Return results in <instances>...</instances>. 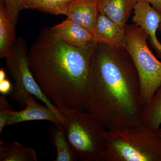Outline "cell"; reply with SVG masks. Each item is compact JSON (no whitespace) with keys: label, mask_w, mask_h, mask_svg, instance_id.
I'll list each match as a JSON object with an SVG mask.
<instances>
[{"label":"cell","mask_w":161,"mask_h":161,"mask_svg":"<svg viewBox=\"0 0 161 161\" xmlns=\"http://www.w3.org/2000/svg\"><path fill=\"white\" fill-rule=\"evenodd\" d=\"M145 104L137 70L125 47L96 42L86 111L108 130L142 125Z\"/></svg>","instance_id":"6da1fadb"},{"label":"cell","mask_w":161,"mask_h":161,"mask_svg":"<svg viewBox=\"0 0 161 161\" xmlns=\"http://www.w3.org/2000/svg\"><path fill=\"white\" fill-rule=\"evenodd\" d=\"M96 42L76 47L43 30L28 50V62L43 94L59 111L86 110L87 92Z\"/></svg>","instance_id":"7a4b0ae2"},{"label":"cell","mask_w":161,"mask_h":161,"mask_svg":"<svg viewBox=\"0 0 161 161\" xmlns=\"http://www.w3.org/2000/svg\"><path fill=\"white\" fill-rule=\"evenodd\" d=\"M103 161H161V137L142 125L108 130Z\"/></svg>","instance_id":"3957f363"},{"label":"cell","mask_w":161,"mask_h":161,"mask_svg":"<svg viewBox=\"0 0 161 161\" xmlns=\"http://www.w3.org/2000/svg\"><path fill=\"white\" fill-rule=\"evenodd\" d=\"M64 125L67 138L79 159L103 161L108 130L86 110L65 109Z\"/></svg>","instance_id":"277c9868"},{"label":"cell","mask_w":161,"mask_h":161,"mask_svg":"<svg viewBox=\"0 0 161 161\" xmlns=\"http://www.w3.org/2000/svg\"><path fill=\"white\" fill-rule=\"evenodd\" d=\"M125 32V48L138 73L141 96L145 105L161 86V61L150 50L147 35L140 26L126 24Z\"/></svg>","instance_id":"5b68a950"},{"label":"cell","mask_w":161,"mask_h":161,"mask_svg":"<svg viewBox=\"0 0 161 161\" xmlns=\"http://www.w3.org/2000/svg\"><path fill=\"white\" fill-rule=\"evenodd\" d=\"M27 53L25 40L19 37L11 53L5 58L6 69L14 81L9 94L10 99L16 101L21 108H24L30 95H33L51 109L64 125L65 116L47 98L35 79L30 67Z\"/></svg>","instance_id":"8992f818"},{"label":"cell","mask_w":161,"mask_h":161,"mask_svg":"<svg viewBox=\"0 0 161 161\" xmlns=\"http://www.w3.org/2000/svg\"><path fill=\"white\" fill-rule=\"evenodd\" d=\"M132 21L143 29L153 48L161 59V43L156 32L161 22V14L150 4L139 1L134 7Z\"/></svg>","instance_id":"52a82bcc"},{"label":"cell","mask_w":161,"mask_h":161,"mask_svg":"<svg viewBox=\"0 0 161 161\" xmlns=\"http://www.w3.org/2000/svg\"><path fill=\"white\" fill-rule=\"evenodd\" d=\"M34 97L30 95L26 107L23 110L13 111L10 113L7 125L32 120L48 121L54 125L62 123L51 109L46 105H42L38 103Z\"/></svg>","instance_id":"ba28073f"},{"label":"cell","mask_w":161,"mask_h":161,"mask_svg":"<svg viewBox=\"0 0 161 161\" xmlns=\"http://www.w3.org/2000/svg\"><path fill=\"white\" fill-rule=\"evenodd\" d=\"M93 35V40L96 42L125 47L126 45L125 27H121L101 13L97 18Z\"/></svg>","instance_id":"9c48e42d"},{"label":"cell","mask_w":161,"mask_h":161,"mask_svg":"<svg viewBox=\"0 0 161 161\" xmlns=\"http://www.w3.org/2000/svg\"><path fill=\"white\" fill-rule=\"evenodd\" d=\"M99 14L98 0H74L66 16L93 34Z\"/></svg>","instance_id":"30bf717a"},{"label":"cell","mask_w":161,"mask_h":161,"mask_svg":"<svg viewBox=\"0 0 161 161\" xmlns=\"http://www.w3.org/2000/svg\"><path fill=\"white\" fill-rule=\"evenodd\" d=\"M51 29L61 40L76 47L86 46L94 40L92 32L69 18Z\"/></svg>","instance_id":"8fae6325"},{"label":"cell","mask_w":161,"mask_h":161,"mask_svg":"<svg viewBox=\"0 0 161 161\" xmlns=\"http://www.w3.org/2000/svg\"><path fill=\"white\" fill-rule=\"evenodd\" d=\"M139 0H98L99 13L125 28Z\"/></svg>","instance_id":"7c38bea8"},{"label":"cell","mask_w":161,"mask_h":161,"mask_svg":"<svg viewBox=\"0 0 161 161\" xmlns=\"http://www.w3.org/2000/svg\"><path fill=\"white\" fill-rule=\"evenodd\" d=\"M14 26L2 0H0V58L11 53L17 38Z\"/></svg>","instance_id":"4fadbf2b"},{"label":"cell","mask_w":161,"mask_h":161,"mask_svg":"<svg viewBox=\"0 0 161 161\" xmlns=\"http://www.w3.org/2000/svg\"><path fill=\"white\" fill-rule=\"evenodd\" d=\"M52 144L57 150L55 161H75L79 158L69 142L62 123L55 125L50 130Z\"/></svg>","instance_id":"5bb4252c"},{"label":"cell","mask_w":161,"mask_h":161,"mask_svg":"<svg viewBox=\"0 0 161 161\" xmlns=\"http://www.w3.org/2000/svg\"><path fill=\"white\" fill-rule=\"evenodd\" d=\"M33 148H28L17 142L6 144L0 141V161H37Z\"/></svg>","instance_id":"9a60e30c"},{"label":"cell","mask_w":161,"mask_h":161,"mask_svg":"<svg viewBox=\"0 0 161 161\" xmlns=\"http://www.w3.org/2000/svg\"><path fill=\"white\" fill-rule=\"evenodd\" d=\"M142 125L154 131L161 125V86L152 98L145 105L142 116Z\"/></svg>","instance_id":"2e32d148"},{"label":"cell","mask_w":161,"mask_h":161,"mask_svg":"<svg viewBox=\"0 0 161 161\" xmlns=\"http://www.w3.org/2000/svg\"><path fill=\"white\" fill-rule=\"evenodd\" d=\"M74 0H25V9H37L55 15H66Z\"/></svg>","instance_id":"e0dca14e"},{"label":"cell","mask_w":161,"mask_h":161,"mask_svg":"<svg viewBox=\"0 0 161 161\" xmlns=\"http://www.w3.org/2000/svg\"><path fill=\"white\" fill-rule=\"evenodd\" d=\"M14 27L16 26L19 13L24 6L21 0H2Z\"/></svg>","instance_id":"ac0fdd59"},{"label":"cell","mask_w":161,"mask_h":161,"mask_svg":"<svg viewBox=\"0 0 161 161\" xmlns=\"http://www.w3.org/2000/svg\"><path fill=\"white\" fill-rule=\"evenodd\" d=\"M14 111L5 95L0 97V134L3 129L7 125L10 113Z\"/></svg>","instance_id":"d6986e66"},{"label":"cell","mask_w":161,"mask_h":161,"mask_svg":"<svg viewBox=\"0 0 161 161\" xmlns=\"http://www.w3.org/2000/svg\"><path fill=\"white\" fill-rule=\"evenodd\" d=\"M12 86L10 81L7 79L0 80V93L2 95H5L9 94L11 92Z\"/></svg>","instance_id":"ffe728a7"},{"label":"cell","mask_w":161,"mask_h":161,"mask_svg":"<svg viewBox=\"0 0 161 161\" xmlns=\"http://www.w3.org/2000/svg\"><path fill=\"white\" fill-rule=\"evenodd\" d=\"M150 3V5L161 14V0H139Z\"/></svg>","instance_id":"44dd1931"},{"label":"cell","mask_w":161,"mask_h":161,"mask_svg":"<svg viewBox=\"0 0 161 161\" xmlns=\"http://www.w3.org/2000/svg\"><path fill=\"white\" fill-rule=\"evenodd\" d=\"M6 79V73L3 68H1L0 69V80Z\"/></svg>","instance_id":"7402d4cb"},{"label":"cell","mask_w":161,"mask_h":161,"mask_svg":"<svg viewBox=\"0 0 161 161\" xmlns=\"http://www.w3.org/2000/svg\"><path fill=\"white\" fill-rule=\"evenodd\" d=\"M157 132L158 134V135H159L161 137V127H160V128L158 130V131H157Z\"/></svg>","instance_id":"603a6c76"},{"label":"cell","mask_w":161,"mask_h":161,"mask_svg":"<svg viewBox=\"0 0 161 161\" xmlns=\"http://www.w3.org/2000/svg\"><path fill=\"white\" fill-rule=\"evenodd\" d=\"M158 30H159V31H160L161 32V23H160L159 25Z\"/></svg>","instance_id":"cb8c5ba5"},{"label":"cell","mask_w":161,"mask_h":161,"mask_svg":"<svg viewBox=\"0 0 161 161\" xmlns=\"http://www.w3.org/2000/svg\"><path fill=\"white\" fill-rule=\"evenodd\" d=\"M21 2H22V3H23V6H24V3H25V0H21Z\"/></svg>","instance_id":"d4e9b609"}]
</instances>
